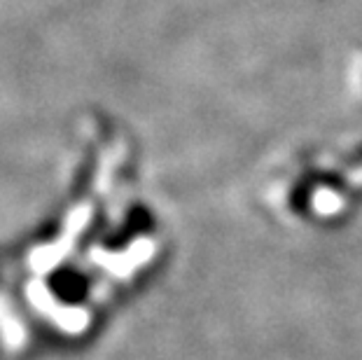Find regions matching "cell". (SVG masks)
Wrapping results in <instances>:
<instances>
[{"instance_id":"7a4b0ae2","label":"cell","mask_w":362,"mask_h":360,"mask_svg":"<svg viewBox=\"0 0 362 360\" xmlns=\"http://www.w3.org/2000/svg\"><path fill=\"white\" fill-rule=\"evenodd\" d=\"M96 173H98V157H96V152H87L84 159L80 162V166L75 168V175H73V182H71L73 199H82L84 194L89 192L91 185H94V180H96Z\"/></svg>"},{"instance_id":"6da1fadb","label":"cell","mask_w":362,"mask_h":360,"mask_svg":"<svg viewBox=\"0 0 362 360\" xmlns=\"http://www.w3.org/2000/svg\"><path fill=\"white\" fill-rule=\"evenodd\" d=\"M152 229H155V216L150 213L148 206L136 204V206H131V209H129V213L124 216V222H122V225L115 229L110 236H107L103 246L110 248V250H119V248L129 246L136 236L152 234Z\"/></svg>"}]
</instances>
